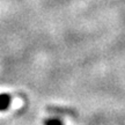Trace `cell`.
Segmentation results:
<instances>
[{
  "instance_id": "6da1fadb",
  "label": "cell",
  "mask_w": 125,
  "mask_h": 125,
  "mask_svg": "<svg viewBox=\"0 0 125 125\" xmlns=\"http://www.w3.org/2000/svg\"><path fill=\"white\" fill-rule=\"evenodd\" d=\"M12 96L8 94H0V111H5L9 108Z\"/></svg>"
},
{
  "instance_id": "7a4b0ae2",
  "label": "cell",
  "mask_w": 125,
  "mask_h": 125,
  "mask_svg": "<svg viewBox=\"0 0 125 125\" xmlns=\"http://www.w3.org/2000/svg\"><path fill=\"white\" fill-rule=\"evenodd\" d=\"M44 125H64V123L58 118H49L44 121Z\"/></svg>"
}]
</instances>
